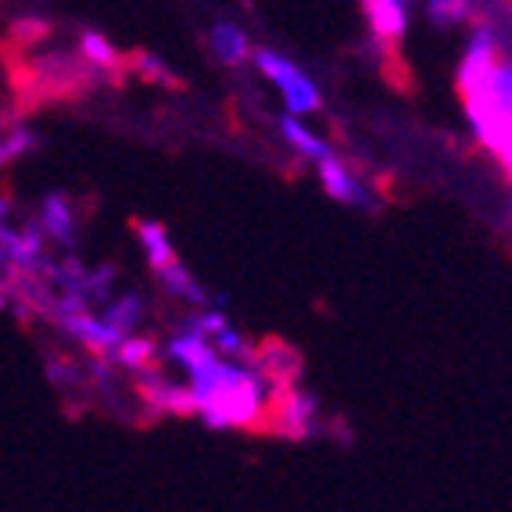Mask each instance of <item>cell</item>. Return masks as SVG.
<instances>
[{
    "instance_id": "6da1fadb",
    "label": "cell",
    "mask_w": 512,
    "mask_h": 512,
    "mask_svg": "<svg viewBox=\"0 0 512 512\" xmlns=\"http://www.w3.org/2000/svg\"><path fill=\"white\" fill-rule=\"evenodd\" d=\"M194 416H201L212 430H262L265 409L276 387L244 362H215L205 373L190 376Z\"/></svg>"
},
{
    "instance_id": "7a4b0ae2",
    "label": "cell",
    "mask_w": 512,
    "mask_h": 512,
    "mask_svg": "<svg viewBox=\"0 0 512 512\" xmlns=\"http://www.w3.org/2000/svg\"><path fill=\"white\" fill-rule=\"evenodd\" d=\"M462 104H466V119H470L477 140L487 147L491 154H498L502 169L512 165V72L509 61H498L495 76L487 79L484 86L462 94Z\"/></svg>"
},
{
    "instance_id": "3957f363",
    "label": "cell",
    "mask_w": 512,
    "mask_h": 512,
    "mask_svg": "<svg viewBox=\"0 0 512 512\" xmlns=\"http://www.w3.org/2000/svg\"><path fill=\"white\" fill-rule=\"evenodd\" d=\"M323 427V409H319L316 394L294 387H276L273 398H269V409H265V427L280 437H291V441H305V437L319 434Z\"/></svg>"
},
{
    "instance_id": "277c9868",
    "label": "cell",
    "mask_w": 512,
    "mask_h": 512,
    "mask_svg": "<svg viewBox=\"0 0 512 512\" xmlns=\"http://www.w3.org/2000/svg\"><path fill=\"white\" fill-rule=\"evenodd\" d=\"M255 65L262 76H269V83L280 90L283 104H287V111H291L294 119L298 115H312V111L323 108V94H319V86L312 83V79L305 76V72L294 65V61L280 58L276 51H255Z\"/></svg>"
},
{
    "instance_id": "5b68a950",
    "label": "cell",
    "mask_w": 512,
    "mask_h": 512,
    "mask_svg": "<svg viewBox=\"0 0 512 512\" xmlns=\"http://www.w3.org/2000/svg\"><path fill=\"white\" fill-rule=\"evenodd\" d=\"M248 366L273 387H294L301 376V355L294 344L280 341V337H269L258 348H251Z\"/></svg>"
},
{
    "instance_id": "8992f818",
    "label": "cell",
    "mask_w": 512,
    "mask_h": 512,
    "mask_svg": "<svg viewBox=\"0 0 512 512\" xmlns=\"http://www.w3.org/2000/svg\"><path fill=\"white\" fill-rule=\"evenodd\" d=\"M137 394L151 405L154 416H194V394L187 384H176L162 373L137 376Z\"/></svg>"
},
{
    "instance_id": "52a82bcc",
    "label": "cell",
    "mask_w": 512,
    "mask_h": 512,
    "mask_svg": "<svg viewBox=\"0 0 512 512\" xmlns=\"http://www.w3.org/2000/svg\"><path fill=\"white\" fill-rule=\"evenodd\" d=\"M362 11L380 47H398L409 33V0H362Z\"/></svg>"
},
{
    "instance_id": "ba28073f",
    "label": "cell",
    "mask_w": 512,
    "mask_h": 512,
    "mask_svg": "<svg viewBox=\"0 0 512 512\" xmlns=\"http://www.w3.org/2000/svg\"><path fill=\"white\" fill-rule=\"evenodd\" d=\"M319 180H323L326 194H330L333 201L373 208V201H369V197H373V194H369V187L359 180V172L348 169L337 154H330V158H323V162H319Z\"/></svg>"
},
{
    "instance_id": "9c48e42d",
    "label": "cell",
    "mask_w": 512,
    "mask_h": 512,
    "mask_svg": "<svg viewBox=\"0 0 512 512\" xmlns=\"http://www.w3.org/2000/svg\"><path fill=\"white\" fill-rule=\"evenodd\" d=\"M169 359L180 362L183 369H187L190 376L205 373V369H212L215 362H219V355H215L212 348H208V341L201 337L197 330H190L187 323H183V330L172 333L169 341Z\"/></svg>"
},
{
    "instance_id": "30bf717a",
    "label": "cell",
    "mask_w": 512,
    "mask_h": 512,
    "mask_svg": "<svg viewBox=\"0 0 512 512\" xmlns=\"http://www.w3.org/2000/svg\"><path fill=\"white\" fill-rule=\"evenodd\" d=\"M79 58H83L97 76L111 79V83H122V79L129 76L126 58H122L101 33H83V40H79Z\"/></svg>"
},
{
    "instance_id": "8fae6325",
    "label": "cell",
    "mask_w": 512,
    "mask_h": 512,
    "mask_svg": "<svg viewBox=\"0 0 512 512\" xmlns=\"http://www.w3.org/2000/svg\"><path fill=\"white\" fill-rule=\"evenodd\" d=\"M108 366H122L129 369V373H158V344L151 341V337H122V344L115 351H111Z\"/></svg>"
},
{
    "instance_id": "7c38bea8",
    "label": "cell",
    "mask_w": 512,
    "mask_h": 512,
    "mask_svg": "<svg viewBox=\"0 0 512 512\" xmlns=\"http://www.w3.org/2000/svg\"><path fill=\"white\" fill-rule=\"evenodd\" d=\"M40 233H51L58 244L72 248L76 244V215H72V205L65 194H51L43 201V212H40Z\"/></svg>"
},
{
    "instance_id": "4fadbf2b",
    "label": "cell",
    "mask_w": 512,
    "mask_h": 512,
    "mask_svg": "<svg viewBox=\"0 0 512 512\" xmlns=\"http://www.w3.org/2000/svg\"><path fill=\"white\" fill-rule=\"evenodd\" d=\"M208 43H212L215 58H219L222 65H230V69H237V65H244V61L251 58L248 36H244V29L240 26H233V22H215Z\"/></svg>"
},
{
    "instance_id": "5bb4252c",
    "label": "cell",
    "mask_w": 512,
    "mask_h": 512,
    "mask_svg": "<svg viewBox=\"0 0 512 512\" xmlns=\"http://www.w3.org/2000/svg\"><path fill=\"white\" fill-rule=\"evenodd\" d=\"M133 230H137L140 244H144V255H147V262H151L154 273L165 269V265H172V262H180V255H176V248H172V240H169V233H165L162 222L137 219L133 222Z\"/></svg>"
},
{
    "instance_id": "9a60e30c",
    "label": "cell",
    "mask_w": 512,
    "mask_h": 512,
    "mask_svg": "<svg viewBox=\"0 0 512 512\" xmlns=\"http://www.w3.org/2000/svg\"><path fill=\"white\" fill-rule=\"evenodd\" d=\"M280 133L283 140L294 147V151L301 154V158H308V162H323V158H330L333 147L326 144L319 133H312L308 126H301V119H294V115H287V119H280Z\"/></svg>"
},
{
    "instance_id": "2e32d148",
    "label": "cell",
    "mask_w": 512,
    "mask_h": 512,
    "mask_svg": "<svg viewBox=\"0 0 512 512\" xmlns=\"http://www.w3.org/2000/svg\"><path fill=\"white\" fill-rule=\"evenodd\" d=\"M158 280H162L165 291H169L172 298H180L183 305L208 308V291L187 273V269H183L180 262H172V265H165V269H158Z\"/></svg>"
},
{
    "instance_id": "e0dca14e",
    "label": "cell",
    "mask_w": 512,
    "mask_h": 512,
    "mask_svg": "<svg viewBox=\"0 0 512 512\" xmlns=\"http://www.w3.org/2000/svg\"><path fill=\"white\" fill-rule=\"evenodd\" d=\"M126 72H133L137 79H144V83H158V86H169V90H183V79L176 76V72L165 65V61H158L154 54H129L126 58Z\"/></svg>"
},
{
    "instance_id": "ac0fdd59",
    "label": "cell",
    "mask_w": 512,
    "mask_h": 512,
    "mask_svg": "<svg viewBox=\"0 0 512 512\" xmlns=\"http://www.w3.org/2000/svg\"><path fill=\"white\" fill-rule=\"evenodd\" d=\"M101 319L111 326V330H119L122 337H129V333L140 326V319H144V301H140L137 294H126V298L111 301V308Z\"/></svg>"
},
{
    "instance_id": "d6986e66",
    "label": "cell",
    "mask_w": 512,
    "mask_h": 512,
    "mask_svg": "<svg viewBox=\"0 0 512 512\" xmlns=\"http://www.w3.org/2000/svg\"><path fill=\"white\" fill-rule=\"evenodd\" d=\"M427 15L434 18V26L452 29V26H462V22L473 15V8H470V0H427Z\"/></svg>"
},
{
    "instance_id": "ffe728a7",
    "label": "cell",
    "mask_w": 512,
    "mask_h": 512,
    "mask_svg": "<svg viewBox=\"0 0 512 512\" xmlns=\"http://www.w3.org/2000/svg\"><path fill=\"white\" fill-rule=\"evenodd\" d=\"M47 33H51V26H47L43 18H18L15 26H11V43H15L22 54H29Z\"/></svg>"
}]
</instances>
